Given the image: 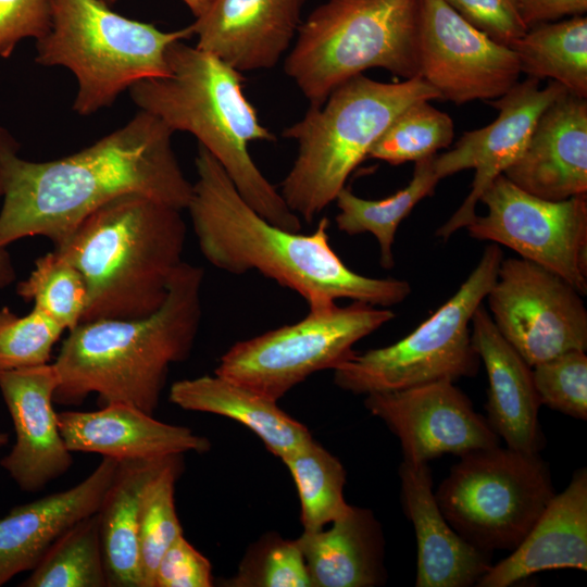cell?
Masks as SVG:
<instances>
[{
	"label": "cell",
	"instance_id": "836d02e7",
	"mask_svg": "<svg viewBox=\"0 0 587 587\" xmlns=\"http://www.w3.org/2000/svg\"><path fill=\"white\" fill-rule=\"evenodd\" d=\"M454 136L452 118L420 100L401 111L374 143L367 158L398 165L436 155L451 145Z\"/></svg>",
	"mask_w": 587,
	"mask_h": 587
},
{
	"label": "cell",
	"instance_id": "f546056e",
	"mask_svg": "<svg viewBox=\"0 0 587 587\" xmlns=\"http://www.w3.org/2000/svg\"><path fill=\"white\" fill-rule=\"evenodd\" d=\"M296 484L303 530L323 529L351 508L344 498L346 471L313 438L282 459Z\"/></svg>",
	"mask_w": 587,
	"mask_h": 587
},
{
	"label": "cell",
	"instance_id": "6da1fadb",
	"mask_svg": "<svg viewBox=\"0 0 587 587\" xmlns=\"http://www.w3.org/2000/svg\"><path fill=\"white\" fill-rule=\"evenodd\" d=\"M174 132L140 111L122 127L88 147L49 161L18 155L20 145L2 159L3 193L0 249L42 236L57 248L93 211L127 193H140L180 211L192 184L173 149Z\"/></svg>",
	"mask_w": 587,
	"mask_h": 587
},
{
	"label": "cell",
	"instance_id": "4dcf8cb0",
	"mask_svg": "<svg viewBox=\"0 0 587 587\" xmlns=\"http://www.w3.org/2000/svg\"><path fill=\"white\" fill-rule=\"evenodd\" d=\"M22 587H107L97 512L65 530L46 551Z\"/></svg>",
	"mask_w": 587,
	"mask_h": 587
},
{
	"label": "cell",
	"instance_id": "7402d4cb",
	"mask_svg": "<svg viewBox=\"0 0 587 587\" xmlns=\"http://www.w3.org/2000/svg\"><path fill=\"white\" fill-rule=\"evenodd\" d=\"M60 433L71 452L98 453L122 460L207 452L211 444L185 426L171 425L123 402L97 411L57 413Z\"/></svg>",
	"mask_w": 587,
	"mask_h": 587
},
{
	"label": "cell",
	"instance_id": "5b68a950",
	"mask_svg": "<svg viewBox=\"0 0 587 587\" xmlns=\"http://www.w3.org/2000/svg\"><path fill=\"white\" fill-rule=\"evenodd\" d=\"M182 211L140 193L120 196L88 215L53 248L83 275L82 322L134 319L157 311L183 262Z\"/></svg>",
	"mask_w": 587,
	"mask_h": 587
},
{
	"label": "cell",
	"instance_id": "7bdbcfd3",
	"mask_svg": "<svg viewBox=\"0 0 587 587\" xmlns=\"http://www.w3.org/2000/svg\"><path fill=\"white\" fill-rule=\"evenodd\" d=\"M212 1L213 0H183L196 18L201 16L208 10Z\"/></svg>",
	"mask_w": 587,
	"mask_h": 587
},
{
	"label": "cell",
	"instance_id": "e575fe53",
	"mask_svg": "<svg viewBox=\"0 0 587 587\" xmlns=\"http://www.w3.org/2000/svg\"><path fill=\"white\" fill-rule=\"evenodd\" d=\"M230 587H312L308 569L296 539L273 534L252 546L234 577Z\"/></svg>",
	"mask_w": 587,
	"mask_h": 587
},
{
	"label": "cell",
	"instance_id": "ab89813d",
	"mask_svg": "<svg viewBox=\"0 0 587 587\" xmlns=\"http://www.w3.org/2000/svg\"><path fill=\"white\" fill-rule=\"evenodd\" d=\"M210 586V561L180 535L162 555L155 571L154 587Z\"/></svg>",
	"mask_w": 587,
	"mask_h": 587
},
{
	"label": "cell",
	"instance_id": "f35d334b",
	"mask_svg": "<svg viewBox=\"0 0 587 587\" xmlns=\"http://www.w3.org/2000/svg\"><path fill=\"white\" fill-rule=\"evenodd\" d=\"M50 16V0H0V57L9 58L26 38L42 37Z\"/></svg>",
	"mask_w": 587,
	"mask_h": 587
},
{
	"label": "cell",
	"instance_id": "3957f363",
	"mask_svg": "<svg viewBox=\"0 0 587 587\" xmlns=\"http://www.w3.org/2000/svg\"><path fill=\"white\" fill-rule=\"evenodd\" d=\"M203 278L201 266L183 261L153 313L80 322L71 329L52 363L59 377L53 402L79 405L95 392L100 407L123 402L153 415L170 365L186 360L193 347Z\"/></svg>",
	"mask_w": 587,
	"mask_h": 587
},
{
	"label": "cell",
	"instance_id": "8d00e7d4",
	"mask_svg": "<svg viewBox=\"0 0 587 587\" xmlns=\"http://www.w3.org/2000/svg\"><path fill=\"white\" fill-rule=\"evenodd\" d=\"M571 350L532 366L541 404L574 419L587 420V355Z\"/></svg>",
	"mask_w": 587,
	"mask_h": 587
},
{
	"label": "cell",
	"instance_id": "4316f807",
	"mask_svg": "<svg viewBox=\"0 0 587 587\" xmlns=\"http://www.w3.org/2000/svg\"><path fill=\"white\" fill-rule=\"evenodd\" d=\"M171 457L118 461L97 511L109 587H142L138 541L140 496L148 479Z\"/></svg>",
	"mask_w": 587,
	"mask_h": 587
},
{
	"label": "cell",
	"instance_id": "603a6c76",
	"mask_svg": "<svg viewBox=\"0 0 587 587\" xmlns=\"http://www.w3.org/2000/svg\"><path fill=\"white\" fill-rule=\"evenodd\" d=\"M117 464V460L103 457L79 484L14 507L0 519V586L32 571L65 530L98 511Z\"/></svg>",
	"mask_w": 587,
	"mask_h": 587
},
{
	"label": "cell",
	"instance_id": "b9f144b4",
	"mask_svg": "<svg viewBox=\"0 0 587 587\" xmlns=\"http://www.w3.org/2000/svg\"><path fill=\"white\" fill-rule=\"evenodd\" d=\"M15 146H18L17 140L0 125V198L3 193L2 159L5 152ZM15 277L16 273L10 253L7 248L0 249V290L10 286Z\"/></svg>",
	"mask_w": 587,
	"mask_h": 587
},
{
	"label": "cell",
	"instance_id": "9c48e42d",
	"mask_svg": "<svg viewBox=\"0 0 587 587\" xmlns=\"http://www.w3.org/2000/svg\"><path fill=\"white\" fill-rule=\"evenodd\" d=\"M502 259L500 247L488 245L448 301L399 341L354 351L333 370L335 385L366 396L475 376L480 359L472 341L471 321L492 287Z\"/></svg>",
	"mask_w": 587,
	"mask_h": 587
},
{
	"label": "cell",
	"instance_id": "ac0fdd59",
	"mask_svg": "<svg viewBox=\"0 0 587 587\" xmlns=\"http://www.w3.org/2000/svg\"><path fill=\"white\" fill-rule=\"evenodd\" d=\"M308 0H213L191 24L196 46L235 70H270L289 49Z\"/></svg>",
	"mask_w": 587,
	"mask_h": 587
},
{
	"label": "cell",
	"instance_id": "8fae6325",
	"mask_svg": "<svg viewBox=\"0 0 587 587\" xmlns=\"http://www.w3.org/2000/svg\"><path fill=\"white\" fill-rule=\"evenodd\" d=\"M386 308L353 301L309 310L300 321L234 344L215 374L278 401L310 375L334 370L353 346L394 320Z\"/></svg>",
	"mask_w": 587,
	"mask_h": 587
},
{
	"label": "cell",
	"instance_id": "ffe728a7",
	"mask_svg": "<svg viewBox=\"0 0 587 587\" xmlns=\"http://www.w3.org/2000/svg\"><path fill=\"white\" fill-rule=\"evenodd\" d=\"M404 512L416 538V587H471L492 565V553L466 541L448 523L433 490L428 463L400 464Z\"/></svg>",
	"mask_w": 587,
	"mask_h": 587
},
{
	"label": "cell",
	"instance_id": "d590c367",
	"mask_svg": "<svg viewBox=\"0 0 587 587\" xmlns=\"http://www.w3.org/2000/svg\"><path fill=\"white\" fill-rule=\"evenodd\" d=\"M64 328L36 308L17 316L0 309V372L47 364Z\"/></svg>",
	"mask_w": 587,
	"mask_h": 587
},
{
	"label": "cell",
	"instance_id": "7c38bea8",
	"mask_svg": "<svg viewBox=\"0 0 587 587\" xmlns=\"http://www.w3.org/2000/svg\"><path fill=\"white\" fill-rule=\"evenodd\" d=\"M479 201L487 212L465 227L471 237L503 245L587 294V195L546 200L501 174Z\"/></svg>",
	"mask_w": 587,
	"mask_h": 587
},
{
	"label": "cell",
	"instance_id": "d4e9b609",
	"mask_svg": "<svg viewBox=\"0 0 587 587\" xmlns=\"http://www.w3.org/2000/svg\"><path fill=\"white\" fill-rule=\"evenodd\" d=\"M312 587H373L385 582L384 537L367 509L351 505L330 528L296 539Z\"/></svg>",
	"mask_w": 587,
	"mask_h": 587
},
{
	"label": "cell",
	"instance_id": "8992f818",
	"mask_svg": "<svg viewBox=\"0 0 587 587\" xmlns=\"http://www.w3.org/2000/svg\"><path fill=\"white\" fill-rule=\"evenodd\" d=\"M441 99L423 77L385 83L363 74L336 87L321 105L284 128L298 143L296 160L280 184L288 208L312 223L346 187L353 170L395 117L420 100Z\"/></svg>",
	"mask_w": 587,
	"mask_h": 587
},
{
	"label": "cell",
	"instance_id": "74e56055",
	"mask_svg": "<svg viewBox=\"0 0 587 587\" xmlns=\"http://www.w3.org/2000/svg\"><path fill=\"white\" fill-rule=\"evenodd\" d=\"M461 16L492 40L510 47L528 29L520 0H446Z\"/></svg>",
	"mask_w": 587,
	"mask_h": 587
},
{
	"label": "cell",
	"instance_id": "30bf717a",
	"mask_svg": "<svg viewBox=\"0 0 587 587\" xmlns=\"http://www.w3.org/2000/svg\"><path fill=\"white\" fill-rule=\"evenodd\" d=\"M553 495L550 471L539 453L499 445L460 455L435 491L452 528L490 553L513 551Z\"/></svg>",
	"mask_w": 587,
	"mask_h": 587
},
{
	"label": "cell",
	"instance_id": "52a82bcc",
	"mask_svg": "<svg viewBox=\"0 0 587 587\" xmlns=\"http://www.w3.org/2000/svg\"><path fill=\"white\" fill-rule=\"evenodd\" d=\"M103 0H50V26L36 40L35 62L62 66L77 82L72 109L90 115L135 83L167 73L166 51L193 36L191 24L164 32L125 17Z\"/></svg>",
	"mask_w": 587,
	"mask_h": 587
},
{
	"label": "cell",
	"instance_id": "44dd1931",
	"mask_svg": "<svg viewBox=\"0 0 587 587\" xmlns=\"http://www.w3.org/2000/svg\"><path fill=\"white\" fill-rule=\"evenodd\" d=\"M471 335L488 378V424L508 448L539 453L545 439L532 366L501 335L483 304L472 317Z\"/></svg>",
	"mask_w": 587,
	"mask_h": 587
},
{
	"label": "cell",
	"instance_id": "484cf974",
	"mask_svg": "<svg viewBox=\"0 0 587 587\" xmlns=\"http://www.w3.org/2000/svg\"><path fill=\"white\" fill-rule=\"evenodd\" d=\"M170 401L184 410L222 415L252 430L280 460L312 438L277 401L214 374L175 382Z\"/></svg>",
	"mask_w": 587,
	"mask_h": 587
},
{
	"label": "cell",
	"instance_id": "ee69618b",
	"mask_svg": "<svg viewBox=\"0 0 587 587\" xmlns=\"http://www.w3.org/2000/svg\"><path fill=\"white\" fill-rule=\"evenodd\" d=\"M105 3H108L109 5H112L113 3H115L117 0H103Z\"/></svg>",
	"mask_w": 587,
	"mask_h": 587
},
{
	"label": "cell",
	"instance_id": "4fadbf2b",
	"mask_svg": "<svg viewBox=\"0 0 587 587\" xmlns=\"http://www.w3.org/2000/svg\"><path fill=\"white\" fill-rule=\"evenodd\" d=\"M486 299L498 330L528 365L586 351L582 295L555 273L522 258L502 259Z\"/></svg>",
	"mask_w": 587,
	"mask_h": 587
},
{
	"label": "cell",
	"instance_id": "9a60e30c",
	"mask_svg": "<svg viewBox=\"0 0 587 587\" xmlns=\"http://www.w3.org/2000/svg\"><path fill=\"white\" fill-rule=\"evenodd\" d=\"M364 405L398 437L408 462L428 463L447 453L460 457L500 442L486 417L450 380L369 394Z\"/></svg>",
	"mask_w": 587,
	"mask_h": 587
},
{
	"label": "cell",
	"instance_id": "ba28073f",
	"mask_svg": "<svg viewBox=\"0 0 587 587\" xmlns=\"http://www.w3.org/2000/svg\"><path fill=\"white\" fill-rule=\"evenodd\" d=\"M421 0H326L301 23L284 72L310 105L348 79L384 68L419 76Z\"/></svg>",
	"mask_w": 587,
	"mask_h": 587
},
{
	"label": "cell",
	"instance_id": "d6986e66",
	"mask_svg": "<svg viewBox=\"0 0 587 587\" xmlns=\"http://www.w3.org/2000/svg\"><path fill=\"white\" fill-rule=\"evenodd\" d=\"M503 175L546 200L587 195L586 98L565 91L547 107L523 152Z\"/></svg>",
	"mask_w": 587,
	"mask_h": 587
},
{
	"label": "cell",
	"instance_id": "83f0119b",
	"mask_svg": "<svg viewBox=\"0 0 587 587\" xmlns=\"http://www.w3.org/2000/svg\"><path fill=\"white\" fill-rule=\"evenodd\" d=\"M510 48L521 73L538 80L549 78L570 93L587 98V18L537 24Z\"/></svg>",
	"mask_w": 587,
	"mask_h": 587
},
{
	"label": "cell",
	"instance_id": "1f68e13d",
	"mask_svg": "<svg viewBox=\"0 0 587 587\" xmlns=\"http://www.w3.org/2000/svg\"><path fill=\"white\" fill-rule=\"evenodd\" d=\"M182 454L172 455L146 483L139 502L138 541L142 587H154L158 564L167 548L183 535L175 502V482Z\"/></svg>",
	"mask_w": 587,
	"mask_h": 587
},
{
	"label": "cell",
	"instance_id": "e0dca14e",
	"mask_svg": "<svg viewBox=\"0 0 587 587\" xmlns=\"http://www.w3.org/2000/svg\"><path fill=\"white\" fill-rule=\"evenodd\" d=\"M58 385L57 371L49 363L0 372V392L16 435L0 464L24 491L41 490L73 463L53 409Z\"/></svg>",
	"mask_w": 587,
	"mask_h": 587
},
{
	"label": "cell",
	"instance_id": "60d3db41",
	"mask_svg": "<svg viewBox=\"0 0 587 587\" xmlns=\"http://www.w3.org/2000/svg\"><path fill=\"white\" fill-rule=\"evenodd\" d=\"M520 14L527 28L562 16L587 12V0H520Z\"/></svg>",
	"mask_w": 587,
	"mask_h": 587
},
{
	"label": "cell",
	"instance_id": "7a4b0ae2",
	"mask_svg": "<svg viewBox=\"0 0 587 587\" xmlns=\"http://www.w3.org/2000/svg\"><path fill=\"white\" fill-rule=\"evenodd\" d=\"M195 166L197 179L186 210L201 253L216 268L235 275L258 271L301 296L309 310L332 307L339 299L388 308L411 294L407 280L349 268L330 246L327 217L311 234L282 228L242 198L200 145Z\"/></svg>",
	"mask_w": 587,
	"mask_h": 587
},
{
	"label": "cell",
	"instance_id": "d6a6232c",
	"mask_svg": "<svg viewBox=\"0 0 587 587\" xmlns=\"http://www.w3.org/2000/svg\"><path fill=\"white\" fill-rule=\"evenodd\" d=\"M16 292L68 332L82 322L87 308L83 275L55 250L36 259L29 276L17 284Z\"/></svg>",
	"mask_w": 587,
	"mask_h": 587
},
{
	"label": "cell",
	"instance_id": "f1b7e54d",
	"mask_svg": "<svg viewBox=\"0 0 587 587\" xmlns=\"http://www.w3.org/2000/svg\"><path fill=\"white\" fill-rule=\"evenodd\" d=\"M434 157L415 162L410 183L387 198L363 199L344 187L335 199L339 209L335 217L338 229L348 235L372 234L379 246L383 268L390 270L395 265L392 246L400 223L422 199L434 193L440 180L434 167Z\"/></svg>",
	"mask_w": 587,
	"mask_h": 587
},
{
	"label": "cell",
	"instance_id": "277c9868",
	"mask_svg": "<svg viewBox=\"0 0 587 587\" xmlns=\"http://www.w3.org/2000/svg\"><path fill=\"white\" fill-rule=\"evenodd\" d=\"M167 73L129 89L140 111L163 121L174 133L195 136L222 165L242 198L268 222L301 230V218L286 204L250 155L252 141L276 138L243 93V78L216 55L178 40L166 51Z\"/></svg>",
	"mask_w": 587,
	"mask_h": 587
},
{
	"label": "cell",
	"instance_id": "5bb4252c",
	"mask_svg": "<svg viewBox=\"0 0 587 587\" xmlns=\"http://www.w3.org/2000/svg\"><path fill=\"white\" fill-rule=\"evenodd\" d=\"M417 62L419 76L457 104L497 99L522 74L510 47L492 40L446 0H421Z\"/></svg>",
	"mask_w": 587,
	"mask_h": 587
},
{
	"label": "cell",
	"instance_id": "2e32d148",
	"mask_svg": "<svg viewBox=\"0 0 587 587\" xmlns=\"http://www.w3.org/2000/svg\"><path fill=\"white\" fill-rule=\"evenodd\" d=\"M565 91L554 80L544 88L536 78L517 82L507 93L489 101L499 111L492 123L465 133L453 149L434 157V167L440 179L467 168L475 170L469 196L436 230L437 237L446 240L473 221L484 191L516 161L540 114Z\"/></svg>",
	"mask_w": 587,
	"mask_h": 587
},
{
	"label": "cell",
	"instance_id": "cb8c5ba5",
	"mask_svg": "<svg viewBox=\"0 0 587 587\" xmlns=\"http://www.w3.org/2000/svg\"><path fill=\"white\" fill-rule=\"evenodd\" d=\"M587 570V470L553 495L522 542L484 574L476 586L509 587L536 573Z\"/></svg>",
	"mask_w": 587,
	"mask_h": 587
}]
</instances>
